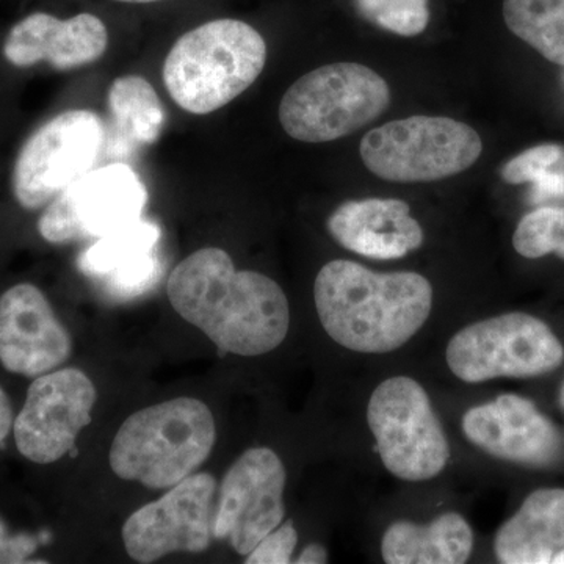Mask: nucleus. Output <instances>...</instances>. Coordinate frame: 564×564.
Wrapping results in <instances>:
<instances>
[{
    "label": "nucleus",
    "instance_id": "nucleus-2",
    "mask_svg": "<svg viewBox=\"0 0 564 564\" xmlns=\"http://www.w3.org/2000/svg\"><path fill=\"white\" fill-rule=\"evenodd\" d=\"M314 300L323 329L334 343L384 355L410 343L429 321L433 288L419 273H375L339 259L318 272Z\"/></svg>",
    "mask_w": 564,
    "mask_h": 564
},
{
    "label": "nucleus",
    "instance_id": "nucleus-7",
    "mask_svg": "<svg viewBox=\"0 0 564 564\" xmlns=\"http://www.w3.org/2000/svg\"><path fill=\"white\" fill-rule=\"evenodd\" d=\"M367 422L381 462L400 480H432L447 466V437L429 393L413 378L393 377L378 386Z\"/></svg>",
    "mask_w": 564,
    "mask_h": 564
},
{
    "label": "nucleus",
    "instance_id": "nucleus-14",
    "mask_svg": "<svg viewBox=\"0 0 564 564\" xmlns=\"http://www.w3.org/2000/svg\"><path fill=\"white\" fill-rule=\"evenodd\" d=\"M73 343L39 288L18 284L0 296V362L39 378L68 361Z\"/></svg>",
    "mask_w": 564,
    "mask_h": 564
},
{
    "label": "nucleus",
    "instance_id": "nucleus-31",
    "mask_svg": "<svg viewBox=\"0 0 564 564\" xmlns=\"http://www.w3.org/2000/svg\"><path fill=\"white\" fill-rule=\"evenodd\" d=\"M552 563L554 564H564V549L562 552H558V554L555 555V558L552 560Z\"/></svg>",
    "mask_w": 564,
    "mask_h": 564
},
{
    "label": "nucleus",
    "instance_id": "nucleus-1",
    "mask_svg": "<svg viewBox=\"0 0 564 564\" xmlns=\"http://www.w3.org/2000/svg\"><path fill=\"white\" fill-rule=\"evenodd\" d=\"M170 303L221 351L261 356L284 343L291 326L288 296L278 282L236 270L220 248H203L174 267Z\"/></svg>",
    "mask_w": 564,
    "mask_h": 564
},
{
    "label": "nucleus",
    "instance_id": "nucleus-27",
    "mask_svg": "<svg viewBox=\"0 0 564 564\" xmlns=\"http://www.w3.org/2000/svg\"><path fill=\"white\" fill-rule=\"evenodd\" d=\"M39 547V541L31 534H10L0 521V563H25Z\"/></svg>",
    "mask_w": 564,
    "mask_h": 564
},
{
    "label": "nucleus",
    "instance_id": "nucleus-5",
    "mask_svg": "<svg viewBox=\"0 0 564 564\" xmlns=\"http://www.w3.org/2000/svg\"><path fill=\"white\" fill-rule=\"evenodd\" d=\"M391 88L369 66L333 63L300 77L280 104L282 129L304 143H326L366 128L388 110Z\"/></svg>",
    "mask_w": 564,
    "mask_h": 564
},
{
    "label": "nucleus",
    "instance_id": "nucleus-9",
    "mask_svg": "<svg viewBox=\"0 0 564 564\" xmlns=\"http://www.w3.org/2000/svg\"><path fill=\"white\" fill-rule=\"evenodd\" d=\"M106 141L99 115L69 110L25 141L13 170V193L24 209L50 206L70 184L90 173Z\"/></svg>",
    "mask_w": 564,
    "mask_h": 564
},
{
    "label": "nucleus",
    "instance_id": "nucleus-8",
    "mask_svg": "<svg viewBox=\"0 0 564 564\" xmlns=\"http://www.w3.org/2000/svg\"><path fill=\"white\" fill-rule=\"evenodd\" d=\"M445 359L456 378L474 384L552 372L563 362L564 348L543 321L511 313L475 322L456 333Z\"/></svg>",
    "mask_w": 564,
    "mask_h": 564
},
{
    "label": "nucleus",
    "instance_id": "nucleus-28",
    "mask_svg": "<svg viewBox=\"0 0 564 564\" xmlns=\"http://www.w3.org/2000/svg\"><path fill=\"white\" fill-rule=\"evenodd\" d=\"M13 425V408H11L9 395L0 388V444L9 436L11 426Z\"/></svg>",
    "mask_w": 564,
    "mask_h": 564
},
{
    "label": "nucleus",
    "instance_id": "nucleus-17",
    "mask_svg": "<svg viewBox=\"0 0 564 564\" xmlns=\"http://www.w3.org/2000/svg\"><path fill=\"white\" fill-rule=\"evenodd\" d=\"M161 237V228L154 221L140 218L98 239L82 252L77 265L110 299L120 302L137 299L150 292L162 278Z\"/></svg>",
    "mask_w": 564,
    "mask_h": 564
},
{
    "label": "nucleus",
    "instance_id": "nucleus-3",
    "mask_svg": "<svg viewBox=\"0 0 564 564\" xmlns=\"http://www.w3.org/2000/svg\"><path fill=\"white\" fill-rule=\"evenodd\" d=\"M267 44L261 33L237 20H215L174 43L163 63L173 101L193 115L221 109L261 76Z\"/></svg>",
    "mask_w": 564,
    "mask_h": 564
},
{
    "label": "nucleus",
    "instance_id": "nucleus-13",
    "mask_svg": "<svg viewBox=\"0 0 564 564\" xmlns=\"http://www.w3.org/2000/svg\"><path fill=\"white\" fill-rule=\"evenodd\" d=\"M96 388L82 370H55L36 378L14 421L18 451L36 464L58 462L90 425Z\"/></svg>",
    "mask_w": 564,
    "mask_h": 564
},
{
    "label": "nucleus",
    "instance_id": "nucleus-24",
    "mask_svg": "<svg viewBox=\"0 0 564 564\" xmlns=\"http://www.w3.org/2000/svg\"><path fill=\"white\" fill-rule=\"evenodd\" d=\"M513 247L522 258L556 254L564 261V207L541 206L527 214L516 228Z\"/></svg>",
    "mask_w": 564,
    "mask_h": 564
},
{
    "label": "nucleus",
    "instance_id": "nucleus-10",
    "mask_svg": "<svg viewBox=\"0 0 564 564\" xmlns=\"http://www.w3.org/2000/svg\"><path fill=\"white\" fill-rule=\"evenodd\" d=\"M147 203V187L131 166L93 169L47 206L39 231L54 245L102 239L140 220Z\"/></svg>",
    "mask_w": 564,
    "mask_h": 564
},
{
    "label": "nucleus",
    "instance_id": "nucleus-6",
    "mask_svg": "<svg viewBox=\"0 0 564 564\" xmlns=\"http://www.w3.org/2000/svg\"><path fill=\"white\" fill-rule=\"evenodd\" d=\"M481 152L484 141L469 124L425 115L386 122L367 132L359 147L370 173L400 184L456 176L469 170Z\"/></svg>",
    "mask_w": 564,
    "mask_h": 564
},
{
    "label": "nucleus",
    "instance_id": "nucleus-25",
    "mask_svg": "<svg viewBox=\"0 0 564 564\" xmlns=\"http://www.w3.org/2000/svg\"><path fill=\"white\" fill-rule=\"evenodd\" d=\"M364 20L400 36L421 35L430 22L429 0H355Z\"/></svg>",
    "mask_w": 564,
    "mask_h": 564
},
{
    "label": "nucleus",
    "instance_id": "nucleus-16",
    "mask_svg": "<svg viewBox=\"0 0 564 564\" xmlns=\"http://www.w3.org/2000/svg\"><path fill=\"white\" fill-rule=\"evenodd\" d=\"M107 44L109 33L95 14L58 20L52 14L33 13L11 29L3 55L18 68L47 62L52 68L69 70L99 61Z\"/></svg>",
    "mask_w": 564,
    "mask_h": 564
},
{
    "label": "nucleus",
    "instance_id": "nucleus-19",
    "mask_svg": "<svg viewBox=\"0 0 564 564\" xmlns=\"http://www.w3.org/2000/svg\"><path fill=\"white\" fill-rule=\"evenodd\" d=\"M564 549V489H540L497 532L494 551L505 564L552 563Z\"/></svg>",
    "mask_w": 564,
    "mask_h": 564
},
{
    "label": "nucleus",
    "instance_id": "nucleus-29",
    "mask_svg": "<svg viewBox=\"0 0 564 564\" xmlns=\"http://www.w3.org/2000/svg\"><path fill=\"white\" fill-rule=\"evenodd\" d=\"M328 562V552L322 544H310L300 554L296 564H323Z\"/></svg>",
    "mask_w": 564,
    "mask_h": 564
},
{
    "label": "nucleus",
    "instance_id": "nucleus-18",
    "mask_svg": "<svg viewBox=\"0 0 564 564\" xmlns=\"http://www.w3.org/2000/svg\"><path fill=\"white\" fill-rule=\"evenodd\" d=\"M326 228L345 250L364 258L391 261L423 243V229L402 199L366 198L340 204Z\"/></svg>",
    "mask_w": 564,
    "mask_h": 564
},
{
    "label": "nucleus",
    "instance_id": "nucleus-23",
    "mask_svg": "<svg viewBox=\"0 0 564 564\" xmlns=\"http://www.w3.org/2000/svg\"><path fill=\"white\" fill-rule=\"evenodd\" d=\"M500 176L511 185L532 184L529 199L536 206L564 199V147L536 144L505 163Z\"/></svg>",
    "mask_w": 564,
    "mask_h": 564
},
{
    "label": "nucleus",
    "instance_id": "nucleus-20",
    "mask_svg": "<svg viewBox=\"0 0 564 564\" xmlns=\"http://www.w3.org/2000/svg\"><path fill=\"white\" fill-rule=\"evenodd\" d=\"M473 549V529L458 513H444L429 525L393 522L381 541L389 564H463Z\"/></svg>",
    "mask_w": 564,
    "mask_h": 564
},
{
    "label": "nucleus",
    "instance_id": "nucleus-22",
    "mask_svg": "<svg viewBox=\"0 0 564 564\" xmlns=\"http://www.w3.org/2000/svg\"><path fill=\"white\" fill-rule=\"evenodd\" d=\"M502 10L511 33L564 66V0H503Z\"/></svg>",
    "mask_w": 564,
    "mask_h": 564
},
{
    "label": "nucleus",
    "instance_id": "nucleus-21",
    "mask_svg": "<svg viewBox=\"0 0 564 564\" xmlns=\"http://www.w3.org/2000/svg\"><path fill=\"white\" fill-rule=\"evenodd\" d=\"M109 109L126 141L152 144L161 137L165 110L154 87L141 76H122L111 84Z\"/></svg>",
    "mask_w": 564,
    "mask_h": 564
},
{
    "label": "nucleus",
    "instance_id": "nucleus-15",
    "mask_svg": "<svg viewBox=\"0 0 564 564\" xmlns=\"http://www.w3.org/2000/svg\"><path fill=\"white\" fill-rule=\"evenodd\" d=\"M463 432L486 454L508 462L544 466L558 454L555 426L530 400L511 393L470 408L463 417Z\"/></svg>",
    "mask_w": 564,
    "mask_h": 564
},
{
    "label": "nucleus",
    "instance_id": "nucleus-4",
    "mask_svg": "<svg viewBox=\"0 0 564 564\" xmlns=\"http://www.w3.org/2000/svg\"><path fill=\"white\" fill-rule=\"evenodd\" d=\"M209 406L180 397L126 419L110 448V467L122 480L151 489L173 488L191 477L215 444Z\"/></svg>",
    "mask_w": 564,
    "mask_h": 564
},
{
    "label": "nucleus",
    "instance_id": "nucleus-30",
    "mask_svg": "<svg viewBox=\"0 0 564 564\" xmlns=\"http://www.w3.org/2000/svg\"><path fill=\"white\" fill-rule=\"evenodd\" d=\"M118 2H126V3H152V2H161V0H118Z\"/></svg>",
    "mask_w": 564,
    "mask_h": 564
},
{
    "label": "nucleus",
    "instance_id": "nucleus-32",
    "mask_svg": "<svg viewBox=\"0 0 564 564\" xmlns=\"http://www.w3.org/2000/svg\"><path fill=\"white\" fill-rule=\"evenodd\" d=\"M562 404L564 406V384H563V389H562Z\"/></svg>",
    "mask_w": 564,
    "mask_h": 564
},
{
    "label": "nucleus",
    "instance_id": "nucleus-12",
    "mask_svg": "<svg viewBox=\"0 0 564 564\" xmlns=\"http://www.w3.org/2000/svg\"><path fill=\"white\" fill-rule=\"evenodd\" d=\"M288 481L280 456L267 447L245 452L225 475L212 533L247 556L284 519Z\"/></svg>",
    "mask_w": 564,
    "mask_h": 564
},
{
    "label": "nucleus",
    "instance_id": "nucleus-26",
    "mask_svg": "<svg viewBox=\"0 0 564 564\" xmlns=\"http://www.w3.org/2000/svg\"><path fill=\"white\" fill-rule=\"evenodd\" d=\"M299 543V533L291 521L274 529L247 555L248 564H288Z\"/></svg>",
    "mask_w": 564,
    "mask_h": 564
},
{
    "label": "nucleus",
    "instance_id": "nucleus-11",
    "mask_svg": "<svg viewBox=\"0 0 564 564\" xmlns=\"http://www.w3.org/2000/svg\"><path fill=\"white\" fill-rule=\"evenodd\" d=\"M217 481L193 474L155 502L144 505L122 525V543L135 562L148 564L174 552L199 554L212 543Z\"/></svg>",
    "mask_w": 564,
    "mask_h": 564
}]
</instances>
